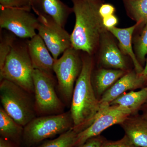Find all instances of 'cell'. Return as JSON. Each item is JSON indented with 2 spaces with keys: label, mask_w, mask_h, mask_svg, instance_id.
<instances>
[{
  "label": "cell",
  "mask_w": 147,
  "mask_h": 147,
  "mask_svg": "<svg viewBox=\"0 0 147 147\" xmlns=\"http://www.w3.org/2000/svg\"><path fill=\"white\" fill-rule=\"evenodd\" d=\"M75 24L70 35L71 47L93 56L97 52L101 34L106 28L98 12L103 0H71Z\"/></svg>",
  "instance_id": "cell-1"
},
{
  "label": "cell",
  "mask_w": 147,
  "mask_h": 147,
  "mask_svg": "<svg viewBox=\"0 0 147 147\" xmlns=\"http://www.w3.org/2000/svg\"><path fill=\"white\" fill-rule=\"evenodd\" d=\"M84 53L82 71L74 86L70 111L72 128L78 133L91 124L100 108L92 81L93 57Z\"/></svg>",
  "instance_id": "cell-2"
},
{
  "label": "cell",
  "mask_w": 147,
  "mask_h": 147,
  "mask_svg": "<svg viewBox=\"0 0 147 147\" xmlns=\"http://www.w3.org/2000/svg\"><path fill=\"white\" fill-rule=\"evenodd\" d=\"M34 68L30 55L27 41H18L13 44L0 70V80H8L24 89L29 93H34Z\"/></svg>",
  "instance_id": "cell-3"
},
{
  "label": "cell",
  "mask_w": 147,
  "mask_h": 147,
  "mask_svg": "<svg viewBox=\"0 0 147 147\" xmlns=\"http://www.w3.org/2000/svg\"><path fill=\"white\" fill-rule=\"evenodd\" d=\"M30 94L10 81L5 79L1 81L2 107L9 115L24 127L36 117L34 102Z\"/></svg>",
  "instance_id": "cell-4"
},
{
  "label": "cell",
  "mask_w": 147,
  "mask_h": 147,
  "mask_svg": "<svg viewBox=\"0 0 147 147\" xmlns=\"http://www.w3.org/2000/svg\"><path fill=\"white\" fill-rule=\"evenodd\" d=\"M70 112L35 117L24 127L23 143L34 146L43 140L61 134L73 127Z\"/></svg>",
  "instance_id": "cell-5"
},
{
  "label": "cell",
  "mask_w": 147,
  "mask_h": 147,
  "mask_svg": "<svg viewBox=\"0 0 147 147\" xmlns=\"http://www.w3.org/2000/svg\"><path fill=\"white\" fill-rule=\"evenodd\" d=\"M79 52L70 47L59 59L55 60L53 65L58 89L63 99L67 102L72 98L75 83L82 71L83 60Z\"/></svg>",
  "instance_id": "cell-6"
},
{
  "label": "cell",
  "mask_w": 147,
  "mask_h": 147,
  "mask_svg": "<svg viewBox=\"0 0 147 147\" xmlns=\"http://www.w3.org/2000/svg\"><path fill=\"white\" fill-rule=\"evenodd\" d=\"M33 79L36 113L48 115L62 113L63 104L56 93L53 74L34 69Z\"/></svg>",
  "instance_id": "cell-7"
},
{
  "label": "cell",
  "mask_w": 147,
  "mask_h": 147,
  "mask_svg": "<svg viewBox=\"0 0 147 147\" xmlns=\"http://www.w3.org/2000/svg\"><path fill=\"white\" fill-rule=\"evenodd\" d=\"M131 115L130 110L119 105L100 106L91 124L78 133L73 147L79 146L88 139L99 136L102 131L112 125L120 124Z\"/></svg>",
  "instance_id": "cell-8"
},
{
  "label": "cell",
  "mask_w": 147,
  "mask_h": 147,
  "mask_svg": "<svg viewBox=\"0 0 147 147\" xmlns=\"http://www.w3.org/2000/svg\"><path fill=\"white\" fill-rule=\"evenodd\" d=\"M0 9L1 29L24 39H31L37 34L38 19L31 10L3 7Z\"/></svg>",
  "instance_id": "cell-9"
},
{
  "label": "cell",
  "mask_w": 147,
  "mask_h": 147,
  "mask_svg": "<svg viewBox=\"0 0 147 147\" xmlns=\"http://www.w3.org/2000/svg\"><path fill=\"white\" fill-rule=\"evenodd\" d=\"M38 24L36 30L42 38L55 60L71 47L70 35L50 16L36 13Z\"/></svg>",
  "instance_id": "cell-10"
},
{
  "label": "cell",
  "mask_w": 147,
  "mask_h": 147,
  "mask_svg": "<svg viewBox=\"0 0 147 147\" xmlns=\"http://www.w3.org/2000/svg\"><path fill=\"white\" fill-rule=\"evenodd\" d=\"M115 37L107 29L102 32L96 53L99 63L113 69L129 71L127 57L122 53Z\"/></svg>",
  "instance_id": "cell-11"
},
{
  "label": "cell",
  "mask_w": 147,
  "mask_h": 147,
  "mask_svg": "<svg viewBox=\"0 0 147 147\" xmlns=\"http://www.w3.org/2000/svg\"><path fill=\"white\" fill-rule=\"evenodd\" d=\"M27 43L34 69L53 74L55 59L42 38L37 34L27 40Z\"/></svg>",
  "instance_id": "cell-12"
},
{
  "label": "cell",
  "mask_w": 147,
  "mask_h": 147,
  "mask_svg": "<svg viewBox=\"0 0 147 147\" xmlns=\"http://www.w3.org/2000/svg\"><path fill=\"white\" fill-rule=\"evenodd\" d=\"M144 82L135 71H129L117 81L103 94L99 100L100 107L110 105L113 100L129 90H135L143 87Z\"/></svg>",
  "instance_id": "cell-13"
},
{
  "label": "cell",
  "mask_w": 147,
  "mask_h": 147,
  "mask_svg": "<svg viewBox=\"0 0 147 147\" xmlns=\"http://www.w3.org/2000/svg\"><path fill=\"white\" fill-rule=\"evenodd\" d=\"M32 9L36 13L50 16L62 26L64 27L73 9L61 0H32Z\"/></svg>",
  "instance_id": "cell-14"
},
{
  "label": "cell",
  "mask_w": 147,
  "mask_h": 147,
  "mask_svg": "<svg viewBox=\"0 0 147 147\" xmlns=\"http://www.w3.org/2000/svg\"><path fill=\"white\" fill-rule=\"evenodd\" d=\"M131 115L120 125L134 146L147 147V121L142 116Z\"/></svg>",
  "instance_id": "cell-15"
},
{
  "label": "cell",
  "mask_w": 147,
  "mask_h": 147,
  "mask_svg": "<svg viewBox=\"0 0 147 147\" xmlns=\"http://www.w3.org/2000/svg\"><path fill=\"white\" fill-rule=\"evenodd\" d=\"M137 24L125 28L114 27L107 29L118 40L119 47L124 55L129 57L134 66V70L138 74L142 73L144 67L138 61L133 50L132 36Z\"/></svg>",
  "instance_id": "cell-16"
},
{
  "label": "cell",
  "mask_w": 147,
  "mask_h": 147,
  "mask_svg": "<svg viewBox=\"0 0 147 147\" xmlns=\"http://www.w3.org/2000/svg\"><path fill=\"white\" fill-rule=\"evenodd\" d=\"M24 127L9 115L2 107L0 108L1 137L20 146L23 143Z\"/></svg>",
  "instance_id": "cell-17"
},
{
  "label": "cell",
  "mask_w": 147,
  "mask_h": 147,
  "mask_svg": "<svg viewBox=\"0 0 147 147\" xmlns=\"http://www.w3.org/2000/svg\"><path fill=\"white\" fill-rule=\"evenodd\" d=\"M127 71L121 69L104 68H99L95 71L94 82L98 94H103Z\"/></svg>",
  "instance_id": "cell-18"
},
{
  "label": "cell",
  "mask_w": 147,
  "mask_h": 147,
  "mask_svg": "<svg viewBox=\"0 0 147 147\" xmlns=\"http://www.w3.org/2000/svg\"><path fill=\"white\" fill-rule=\"evenodd\" d=\"M147 100V86L138 91L124 93L110 103L124 107L130 110L131 115L137 113Z\"/></svg>",
  "instance_id": "cell-19"
},
{
  "label": "cell",
  "mask_w": 147,
  "mask_h": 147,
  "mask_svg": "<svg viewBox=\"0 0 147 147\" xmlns=\"http://www.w3.org/2000/svg\"><path fill=\"white\" fill-rule=\"evenodd\" d=\"M136 29L139 32H134L132 36L133 50L138 61L144 67L147 55V21L142 25L137 24Z\"/></svg>",
  "instance_id": "cell-20"
},
{
  "label": "cell",
  "mask_w": 147,
  "mask_h": 147,
  "mask_svg": "<svg viewBox=\"0 0 147 147\" xmlns=\"http://www.w3.org/2000/svg\"><path fill=\"white\" fill-rule=\"evenodd\" d=\"M127 14L137 25L147 21V0H122Z\"/></svg>",
  "instance_id": "cell-21"
},
{
  "label": "cell",
  "mask_w": 147,
  "mask_h": 147,
  "mask_svg": "<svg viewBox=\"0 0 147 147\" xmlns=\"http://www.w3.org/2000/svg\"><path fill=\"white\" fill-rule=\"evenodd\" d=\"M77 134L78 132L71 128L60 134L57 138L45 141L35 147H73Z\"/></svg>",
  "instance_id": "cell-22"
},
{
  "label": "cell",
  "mask_w": 147,
  "mask_h": 147,
  "mask_svg": "<svg viewBox=\"0 0 147 147\" xmlns=\"http://www.w3.org/2000/svg\"><path fill=\"white\" fill-rule=\"evenodd\" d=\"M17 40L16 36L11 32L5 30L1 33L0 39V70L2 69L6 58L13 44Z\"/></svg>",
  "instance_id": "cell-23"
},
{
  "label": "cell",
  "mask_w": 147,
  "mask_h": 147,
  "mask_svg": "<svg viewBox=\"0 0 147 147\" xmlns=\"http://www.w3.org/2000/svg\"><path fill=\"white\" fill-rule=\"evenodd\" d=\"M32 5V0H0V7L31 10Z\"/></svg>",
  "instance_id": "cell-24"
},
{
  "label": "cell",
  "mask_w": 147,
  "mask_h": 147,
  "mask_svg": "<svg viewBox=\"0 0 147 147\" xmlns=\"http://www.w3.org/2000/svg\"><path fill=\"white\" fill-rule=\"evenodd\" d=\"M100 147H136L132 144L125 135L117 141H104Z\"/></svg>",
  "instance_id": "cell-25"
},
{
  "label": "cell",
  "mask_w": 147,
  "mask_h": 147,
  "mask_svg": "<svg viewBox=\"0 0 147 147\" xmlns=\"http://www.w3.org/2000/svg\"><path fill=\"white\" fill-rule=\"evenodd\" d=\"M115 7L110 3H103L99 7L98 12L101 18H103L113 15L115 11Z\"/></svg>",
  "instance_id": "cell-26"
},
{
  "label": "cell",
  "mask_w": 147,
  "mask_h": 147,
  "mask_svg": "<svg viewBox=\"0 0 147 147\" xmlns=\"http://www.w3.org/2000/svg\"><path fill=\"white\" fill-rule=\"evenodd\" d=\"M105 140L100 136L93 137L76 147H100Z\"/></svg>",
  "instance_id": "cell-27"
},
{
  "label": "cell",
  "mask_w": 147,
  "mask_h": 147,
  "mask_svg": "<svg viewBox=\"0 0 147 147\" xmlns=\"http://www.w3.org/2000/svg\"><path fill=\"white\" fill-rule=\"evenodd\" d=\"M103 26L107 29L116 27L118 23V19L115 15H111L102 19Z\"/></svg>",
  "instance_id": "cell-28"
},
{
  "label": "cell",
  "mask_w": 147,
  "mask_h": 147,
  "mask_svg": "<svg viewBox=\"0 0 147 147\" xmlns=\"http://www.w3.org/2000/svg\"><path fill=\"white\" fill-rule=\"evenodd\" d=\"M20 146L9 140L0 138V147H19Z\"/></svg>",
  "instance_id": "cell-29"
},
{
  "label": "cell",
  "mask_w": 147,
  "mask_h": 147,
  "mask_svg": "<svg viewBox=\"0 0 147 147\" xmlns=\"http://www.w3.org/2000/svg\"><path fill=\"white\" fill-rule=\"evenodd\" d=\"M141 78L143 79L145 83V85L147 84V59L146 60V64L144 67L143 71L139 74Z\"/></svg>",
  "instance_id": "cell-30"
},
{
  "label": "cell",
  "mask_w": 147,
  "mask_h": 147,
  "mask_svg": "<svg viewBox=\"0 0 147 147\" xmlns=\"http://www.w3.org/2000/svg\"><path fill=\"white\" fill-rule=\"evenodd\" d=\"M142 117L145 119L147 121V100L142 106Z\"/></svg>",
  "instance_id": "cell-31"
},
{
  "label": "cell",
  "mask_w": 147,
  "mask_h": 147,
  "mask_svg": "<svg viewBox=\"0 0 147 147\" xmlns=\"http://www.w3.org/2000/svg\"><path fill=\"white\" fill-rule=\"evenodd\" d=\"M90 1H102V0H88Z\"/></svg>",
  "instance_id": "cell-32"
},
{
  "label": "cell",
  "mask_w": 147,
  "mask_h": 147,
  "mask_svg": "<svg viewBox=\"0 0 147 147\" xmlns=\"http://www.w3.org/2000/svg\"></svg>",
  "instance_id": "cell-33"
}]
</instances>
